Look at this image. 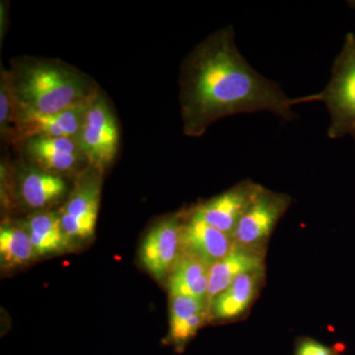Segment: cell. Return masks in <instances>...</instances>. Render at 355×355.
Segmentation results:
<instances>
[{"mask_svg":"<svg viewBox=\"0 0 355 355\" xmlns=\"http://www.w3.org/2000/svg\"><path fill=\"white\" fill-rule=\"evenodd\" d=\"M103 173L87 167L79 173L60 217L65 234L72 239H87L94 233L99 214Z\"/></svg>","mask_w":355,"mask_h":355,"instance_id":"5","label":"cell"},{"mask_svg":"<svg viewBox=\"0 0 355 355\" xmlns=\"http://www.w3.org/2000/svg\"><path fill=\"white\" fill-rule=\"evenodd\" d=\"M90 104L53 114L32 113L16 105L14 144H21L26 139L34 135L76 139Z\"/></svg>","mask_w":355,"mask_h":355,"instance_id":"11","label":"cell"},{"mask_svg":"<svg viewBox=\"0 0 355 355\" xmlns=\"http://www.w3.org/2000/svg\"><path fill=\"white\" fill-rule=\"evenodd\" d=\"M21 146L31 164L58 176L76 171L83 163H87L76 139L71 137L34 135Z\"/></svg>","mask_w":355,"mask_h":355,"instance_id":"9","label":"cell"},{"mask_svg":"<svg viewBox=\"0 0 355 355\" xmlns=\"http://www.w3.org/2000/svg\"><path fill=\"white\" fill-rule=\"evenodd\" d=\"M265 270L247 272L237 277L212 301L210 316L217 321H227L241 317L258 295L265 280Z\"/></svg>","mask_w":355,"mask_h":355,"instance_id":"14","label":"cell"},{"mask_svg":"<svg viewBox=\"0 0 355 355\" xmlns=\"http://www.w3.org/2000/svg\"><path fill=\"white\" fill-rule=\"evenodd\" d=\"M234 247L230 235L209 225L193 211L183 217L181 225V251L193 254L207 266L221 260Z\"/></svg>","mask_w":355,"mask_h":355,"instance_id":"10","label":"cell"},{"mask_svg":"<svg viewBox=\"0 0 355 355\" xmlns=\"http://www.w3.org/2000/svg\"><path fill=\"white\" fill-rule=\"evenodd\" d=\"M209 317L207 301L189 296L171 297L168 340L177 350L183 349Z\"/></svg>","mask_w":355,"mask_h":355,"instance_id":"15","label":"cell"},{"mask_svg":"<svg viewBox=\"0 0 355 355\" xmlns=\"http://www.w3.org/2000/svg\"><path fill=\"white\" fill-rule=\"evenodd\" d=\"M323 102L330 114L328 137L349 135L355 142V35H345L343 48L336 55L328 85L316 94L298 98L299 104Z\"/></svg>","mask_w":355,"mask_h":355,"instance_id":"3","label":"cell"},{"mask_svg":"<svg viewBox=\"0 0 355 355\" xmlns=\"http://www.w3.org/2000/svg\"><path fill=\"white\" fill-rule=\"evenodd\" d=\"M182 219L181 216H172L158 222L142 242L140 261L154 279L164 280L179 258Z\"/></svg>","mask_w":355,"mask_h":355,"instance_id":"7","label":"cell"},{"mask_svg":"<svg viewBox=\"0 0 355 355\" xmlns=\"http://www.w3.org/2000/svg\"><path fill=\"white\" fill-rule=\"evenodd\" d=\"M24 227L38 257L62 251L71 241L65 234L60 214L55 212H35L29 216Z\"/></svg>","mask_w":355,"mask_h":355,"instance_id":"17","label":"cell"},{"mask_svg":"<svg viewBox=\"0 0 355 355\" xmlns=\"http://www.w3.org/2000/svg\"><path fill=\"white\" fill-rule=\"evenodd\" d=\"M38 258L24 226L4 224L0 228V260L2 266L28 265Z\"/></svg>","mask_w":355,"mask_h":355,"instance_id":"18","label":"cell"},{"mask_svg":"<svg viewBox=\"0 0 355 355\" xmlns=\"http://www.w3.org/2000/svg\"><path fill=\"white\" fill-rule=\"evenodd\" d=\"M295 355H336V354L322 343L312 340H305L298 345Z\"/></svg>","mask_w":355,"mask_h":355,"instance_id":"20","label":"cell"},{"mask_svg":"<svg viewBox=\"0 0 355 355\" xmlns=\"http://www.w3.org/2000/svg\"><path fill=\"white\" fill-rule=\"evenodd\" d=\"M265 248L236 246L221 260L210 266L207 307L237 277L244 273L265 270Z\"/></svg>","mask_w":355,"mask_h":355,"instance_id":"12","label":"cell"},{"mask_svg":"<svg viewBox=\"0 0 355 355\" xmlns=\"http://www.w3.org/2000/svg\"><path fill=\"white\" fill-rule=\"evenodd\" d=\"M16 103L6 76L1 72L0 81V130L2 137L14 144L15 139Z\"/></svg>","mask_w":355,"mask_h":355,"instance_id":"19","label":"cell"},{"mask_svg":"<svg viewBox=\"0 0 355 355\" xmlns=\"http://www.w3.org/2000/svg\"><path fill=\"white\" fill-rule=\"evenodd\" d=\"M352 7H354V8H355V1L352 2Z\"/></svg>","mask_w":355,"mask_h":355,"instance_id":"21","label":"cell"},{"mask_svg":"<svg viewBox=\"0 0 355 355\" xmlns=\"http://www.w3.org/2000/svg\"><path fill=\"white\" fill-rule=\"evenodd\" d=\"M263 187L245 180L207 202L200 203L193 211L200 218L232 237L238 223Z\"/></svg>","mask_w":355,"mask_h":355,"instance_id":"8","label":"cell"},{"mask_svg":"<svg viewBox=\"0 0 355 355\" xmlns=\"http://www.w3.org/2000/svg\"><path fill=\"white\" fill-rule=\"evenodd\" d=\"M16 105L41 114H53L90 104L100 93L92 77L53 58L20 57L2 69Z\"/></svg>","mask_w":355,"mask_h":355,"instance_id":"2","label":"cell"},{"mask_svg":"<svg viewBox=\"0 0 355 355\" xmlns=\"http://www.w3.org/2000/svg\"><path fill=\"white\" fill-rule=\"evenodd\" d=\"M17 181L21 202L40 211L57 202L67 191V183L62 176L44 171L31 163L21 168Z\"/></svg>","mask_w":355,"mask_h":355,"instance_id":"13","label":"cell"},{"mask_svg":"<svg viewBox=\"0 0 355 355\" xmlns=\"http://www.w3.org/2000/svg\"><path fill=\"white\" fill-rule=\"evenodd\" d=\"M291 203V198L286 193L261 189L232 234L236 246L266 249V241Z\"/></svg>","mask_w":355,"mask_h":355,"instance_id":"6","label":"cell"},{"mask_svg":"<svg viewBox=\"0 0 355 355\" xmlns=\"http://www.w3.org/2000/svg\"><path fill=\"white\" fill-rule=\"evenodd\" d=\"M184 133L200 137L214 123L240 114L268 112L294 121L298 98L257 72L236 44L234 28H221L184 58L179 79Z\"/></svg>","mask_w":355,"mask_h":355,"instance_id":"1","label":"cell"},{"mask_svg":"<svg viewBox=\"0 0 355 355\" xmlns=\"http://www.w3.org/2000/svg\"><path fill=\"white\" fill-rule=\"evenodd\" d=\"M209 268L193 254L180 252L169 275L170 297L189 296L207 301Z\"/></svg>","mask_w":355,"mask_h":355,"instance_id":"16","label":"cell"},{"mask_svg":"<svg viewBox=\"0 0 355 355\" xmlns=\"http://www.w3.org/2000/svg\"><path fill=\"white\" fill-rule=\"evenodd\" d=\"M76 139L90 167L103 173L114 162L120 148V128L104 93L89 105Z\"/></svg>","mask_w":355,"mask_h":355,"instance_id":"4","label":"cell"}]
</instances>
